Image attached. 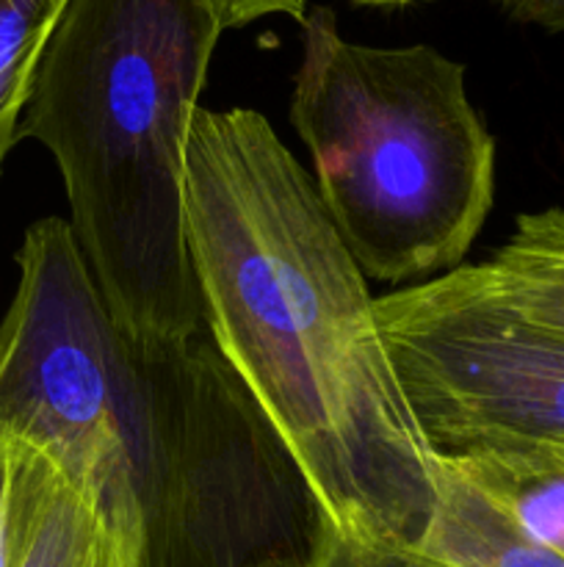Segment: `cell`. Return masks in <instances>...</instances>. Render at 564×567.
I'll use <instances>...</instances> for the list:
<instances>
[{
	"label": "cell",
	"instance_id": "obj_5",
	"mask_svg": "<svg viewBox=\"0 0 564 567\" xmlns=\"http://www.w3.org/2000/svg\"><path fill=\"white\" fill-rule=\"evenodd\" d=\"M17 271L0 319V441L48 457L138 554L133 338L111 316L70 219L33 221Z\"/></svg>",
	"mask_w": 564,
	"mask_h": 567
},
{
	"label": "cell",
	"instance_id": "obj_9",
	"mask_svg": "<svg viewBox=\"0 0 564 567\" xmlns=\"http://www.w3.org/2000/svg\"><path fill=\"white\" fill-rule=\"evenodd\" d=\"M484 275L525 321L564 338V208L520 214Z\"/></svg>",
	"mask_w": 564,
	"mask_h": 567
},
{
	"label": "cell",
	"instance_id": "obj_12",
	"mask_svg": "<svg viewBox=\"0 0 564 567\" xmlns=\"http://www.w3.org/2000/svg\"><path fill=\"white\" fill-rule=\"evenodd\" d=\"M44 468L39 452L0 441V567H17Z\"/></svg>",
	"mask_w": 564,
	"mask_h": 567
},
{
	"label": "cell",
	"instance_id": "obj_14",
	"mask_svg": "<svg viewBox=\"0 0 564 567\" xmlns=\"http://www.w3.org/2000/svg\"><path fill=\"white\" fill-rule=\"evenodd\" d=\"M506 17L564 33V0H492Z\"/></svg>",
	"mask_w": 564,
	"mask_h": 567
},
{
	"label": "cell",
	"instance_id": "obj_1",
	"mask_svg": "<svg viewBox=\"0 0 564 567\" xmlns=\"http://www.w3.org/2000/svg\"><path fill=\"white\" fill-rule=\"evenodd\" d=\"M182 194L205 327L321 507L337 526L418 548L440 498V454L313 177L263 114L199 109Z\"/></svg>",
	"mask_w": 564,
	"mask_h": 567
},
{
	"label": "cell",
	"instance_id": "obj_11",
	"mask_svg": "<svg viewBox=\"0 0 564 567\" xmlns=\"http://www.w3.org/2000/svg\"><path fill=\"white\" fill-rule=\"evenodd\" d=\"M271 567H440L415 546L401 540L379 537L374 532L352 529V526H337L335 520L321 515V524L315 529L313 543L307 551L288 563H276Z\"/></svg>",
	"mask_w": 564,
	"mask_h": 567
},
{
	"label": "cell",
	"instance_id": "obj_3",
	"mask_svg": "<svg viewBox=\"0 0 564 567\" xmlns=\"http://www.w3.org/2000/svg\"><path fill=\"white\" fill-rule=\"evenodd\" d=\"M299 25L291 122L363 275L398 286L462 266L495 197V138L464 66L429 44L348 42L326 6Z\"/></svg>",
	"mask_w": 564,
	"mask_h": 567
},
{
	"label": "cell",
	"instance_id": "obj_4",
	"mask_svg": "<svg viewBox=\"0 0 564 567\" xmlns=\"http://www.w3.org/2000/svg\"><path fill=\"white\" fill-rule=\"evenodd\" d=\"M133 363L136 567H271L302 557L324 515L318 493L208 327L133 338Z\"/></svg>",
	"mask_w": 564,
	"mask_h": 567
},
{
	"label": "cell",
	"instance_id": "obj_2",
	"mask_svg": "<svg viewBox=\"0 0 564 567\" xmlns=\"http://www.w3.org/2000/svg\"><path fill=\"white\" fill-rule=\"evenodd\" d=\"M210 0H66L20 120L50 150L70 225L116 324L202 330L186 236V144L219 44Z\"/></svg>",
	"mask_w": 564,
	"mask_h": 567
},
{
	"label": "cell",
	"instance_id": "obj_7",
	"mask_svg": "<svg viewBox=\"0 0 564 567\" xmlns=\"http://www.w3.org/2000/svg\"><path fill=\"white\" fill-rule=\"evenodd\" d=\"M418 551L440 567H564L558 548L529 535L501 504L446 463L437 509Z\"/></svg>",
	"mask_w": 564,
	"mask_h": 567
},
{
	"label": "cell",
	"instance_id": "obj_8",
	"mask_svg": "<svg viewBox=\"0 0 564 567\" xmlns=\"http://www.w3.org/2000/svg\"><path fill=\"white\" fill-rule=\"evenodd\" d=\"M17 567H136V548L97 498L48 460Z\"/></svg>",
	"mask_w": 564,
	"mask_h": 567
},
{
	"label": "cell",
	"instance_id": "obj_10",
	"mask_svg": "<svg viewBox=\"0 0 564 567\" xmlns=\"http://www.w3.org/2000/svg\"><path fill=\"white\" fill-rule=\"evenodd\" d=\"M66 0H0V172L20 142L39 59Z\"/></svg>",
	"mask_w": 564,
	"mask_h": 567
},
{
	"label": "cell",
	"instance_id": "obj_15",
	"mask_svg": "<svg viewBox=\"0 0 564 567\" xmlns=\"http://www.w3.org/2000/svg\"><path fill=\"white\" fill-rule=\"evenodd\" d=\"M354 3H363V6H409V3H420V0H354Z\"/></svg>",
	"mask_w": 564,
	"mask_h": 567
},
{
	"label": "cell",
	"instance_id": "obj_13",
	"mask_svg": "<svg viewBox=\"0 0 564 567\" xmlns=\"http://www.w3.org/2000/svg\"><path fill=\"white\" fill-rule=\"evenodd\" d=\"M210 3L224 31L243 28L271 14H285L296 22H302L307 14V0H210Z\"/></svg>",
	"mask_w": 564,
	"mask_h": 567
},
{
	"label": "cell",
	"instance_id": "obj_6",
	"mask_svg": "<svg viewBox=\"0 0 564 567\" xmlns=\"http://www.w3.org/2000/svg\"><path fill=\"white\" fill-rule=\"evenodd\" d=\"M376 321L437 454L481 446L564 452V338L498 297L481 264L376 299Z\"/></svg>",
	"mask_w": 564,
	"mask_h": 567
},
{
	"label": "cell",
	"instance_id": "obj_16",
	"mask_svg": "<svg viewBox=\"0 0 564 567\" xmlns=\"http://www.w3.org/2000/svg\"><path fill=\"white\" fill-rule=\"evenodd\" d=\"M558 454H562V457H564V452H558Z\"/></svg>",
	"mask_w": 564,
	"mask_h": 567
}]
</instances>
